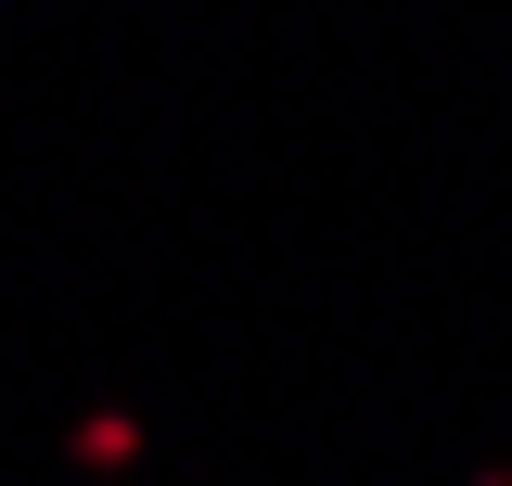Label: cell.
<instances>
[{"instance_id":"6da1fadb","label":"cell","mask_w":512,"mask_h":486,"mask_svg":"<svg viewBox=\"0 0 512 486\" xmlns=\"http://www.w3.org/2000/svg\"><path fill=\"white\" fill-rule=\"evenodd\" d=\"M128 461H141V423L128 410H90L77 423V474H128Z\"/></svg>"},{"instance_id":"7a4b0ae2","label":"cell","mask_w":512,"mask_h":486,"mask_svg":"<svg viewBox=\"0 0 512 486\" xmlns=\"http://www.w3.org/2000/svg\"><path fill=\"white\" fill-rule=\"evenodd\" d=\"M474 486H512V474H474Z\"/></svg>"}]
</instances>
